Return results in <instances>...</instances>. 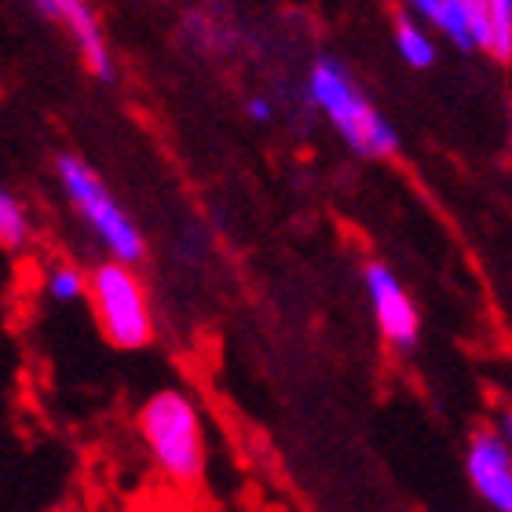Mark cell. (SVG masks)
Wrapping results in <instances>:
<instances>
[{
	"instance_id": "8fae6325",
	"label": "cell",
	"mask_w": 512,
	"mask_h": 512,
	"mask_svg": "<svg viewBox=\"0 0 512 512\" xmlns=\"http://www.w3.org/2000/svg\"><path fill=\"white\" fill-rule=\"evenodd\" d=\"M491 59L509 63L512 59V0H491Z\"/></svg>"
},
{
	"instance_id": "4fadbf2b",
	"label": "cell",
	"mask_w": 512,
	"mask_h": 512,
	"mask_svg": "<svg viewBox=\"0 0 512 512\" xmlns=\"http://www.w3.org/2000/svg\"><path fill=\"white\" fill-rule=\"evenodd\" d=\"M406 4H410V8H414L417 15H421V19L432 22V15L439 11V4H443V0H406Z\"/></svg>"
},
{
	"instance_id": "ba28073f",
	"label": "cell",
	"mask_w": 512,
	"mask_h": 512,
	"mask_svg": "<svg viewBox=\"0 0 512 512\" xmlns=\"http://www.w3.org/2000/svg\"><path fill=\"white\" fill-rule=\"evenodd\" d=\"M392 33H395V52H399V59H403L410 70H428V66H436V44H432L428 30L414 19V15L399 11Z\"/></svg>"
},
{
	"instance_id": "52a82bcc",
	"label": "cell",
	"mask_w": 512,
	"mask_h": 512,
	"mask_svg": "<svg viewBox=\"0 0 512 512\" xmlns=\"http://www.w3.org/2000/svg\"><path fill=\"white\" fill-rule=\"evenodd\" d=\"M30 4L41 11L48 22L63 26L66 37L74 41L88 74H96L99 81H110V77H114V59H110L107 37L99 30V19H96V11L88 8V0H30Z\"/></svg>"
},
{
	"instance_id": "277c9868",
	"label": "cell",
	"mask_w": 512,
	"mask_h": 512,
	"mask_svg": "<svg viewBox=\"0 0 512 512\" xmlns=\"http://www.w3.org/2000/svg\"><path fill=\"white\" fill-rule=\"evenodd\" d=\"M88 297L96 308V322L103 337L121 352H139L154 341V315L143 282L136 278L132 264L107 260L88 278Z\"/></svg>"
},
{
	"instance_id": "30bf717a",
	"label": "cell",
	"mask_w": 512,
	"mask_h": 512,
	"mask_svg": "<svg viewBox=\"0 0 512 512\" xmlns=\"http://www.w3.org/2000/svg\"><path fill=\"white\" fill-rule=\"evenodd\" d=\"M44 289H48V297L55 304H74V300H81L88 293V282L74 264H55L48 271V278H44Z\"/></svg>"
},
{
	"instance_id": "5bb4252c",
	"label": "cell",
	"mask_w": 512,
	"mask_h": 512,
	"mask_svg": "<svg viewBox=\"0 0 512 512\" xmlns=\"http://www.w3.org/2000/svg\"><path fill=\"white\" fill-rule=\"evenodd\" d=\"M498 436L512 447V406H502V414H498Z\"/></svg>"
},
{
	"instance_id": "7c38bea8",
	"label": "cell",
	"mask_w": 512,
	"mask_h": 512,
	"mask_svg": "<svg viewBox=\"0 0 512 512\" xmlns=\"http://www.w3.org/2000/svg\"><path fill=\"white\" fill-rule=\"evenodd\" d=\"M246 110H249V118H253V121H271V103H267L264 96H253V99H249Z\"/></svg>"
},
{
	"instance_id": "6da1fadb",
	"label": "cell",
	"mask_w": 512,
	"mask_h": 512,
	"mask_svg": "<svg viewBox=\"0 0 512 512\" xmlns=\"http://www.w3.org/2000/svg\"><path fill=\"white\" fill-rule=\"evenodd\" d=\"M136 432L154 469L176 487H198L209 465L205 421L180 388H158L136 410Z\"/></svg>"
},
{
	"instance_id": "3957f363",
	"label": "cell",
	"mask_w": 512,
	"mask_h": 512,
	"mask_svg": "<svg viewBox=\"0 0 512 512\" xmlns=\"http://www.w3.org/2000/svg\"><path fill=\"white\" fill-rule=\"evenodd\" d=\"M55 172H59V183H63L70 205L92 227V235L103 242V249L114 260H121V264H136L139 256H143V235L136 231L132 216L114 202V194L96 176V169L88 161L74 158V154H59Z\"/></svg>"
},
{
	"instance_id": "5b68a950",
	"label": "cell",
	"mask_w": 512,
	"mask_h": 512,
	"mask_svg": "<svg viewBox=\"0 0 512 512\" xmlns=\"http://www.w3.org/2000/svg\"><path fill=\"white\" fill-rule=\"evenodd\" d=\"M363 286L370 293V304H374V319L381 337L392 344L395 352H410L417 344V333H421V319H417L414 300L403 289L399 275L388 264H381V260H370L363 267Z\"/></svg>"
},
{
	"instance_id": "8992f818",
	"label": "cell",
	"mask_w": 512,
	"mask_h": 512,
	"mask_svg": "<svg viewBox=\"0 0 512 512\" xmlns=\"http://www.w3.org/2000/svg\"><path fill=\"white\" fill-rule=\"evenodd\" d=\"M465 472L487 509L512 512V447L498 436V428H480L469 439Z\"/></svg>"
},
{
	"instance_id": "7a4b0ae2",
	"label": "cell",
	"mask_w": 512,
	"mask_h": 512,
	"mask_svg": "<svg viewBox=\"0 0 512 512\" xmlns=\"http://www.w3.org/2000/svg\"><path fill=\"white\" fill-rule=\"evenodd\" d=\"M308 96L355 154H363V158H392L395 154V147H399L395 128L384 121V114L370 103V96L355 88L352 74L337 59L322 55L311 63Z\"/></svg>"
},
{
	"instance_id": "9c48e42d",
	"label": "cell",
	"mask_w": 512,
	"mask_h": 512,
	"mask_svg": "<svg viewBox=\"0 0 512 512\" xmlns=\"http://www.w3.org/2000/svg\"><path fill=\"white\" fill-rule=\"evenodd\" d=\"M30 242V216L19 205V198L0 183V246L22 249Z\"/></svg>"
}]
</instances>
